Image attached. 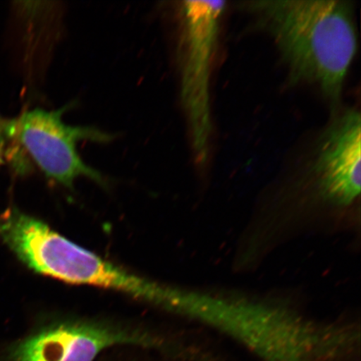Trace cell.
Masks as SVG:
<instances>
[{"instance_id":"6da1fadb","label":"cell","mask_w":361,"mask_h":361,"mask_svg":"<svg viewBox=\"0 0 361 361\" xmlns=\"http://www.w3.org/2000/svg\"><path fill=\"white\" fill-rule=\"evenodd\" d=\"M272 36L293 81L316 85L336 106L357 51L355 10L345 0H261L246 4Z\"/></svg>"},{"instance_id":"7a4b0ae2","label":"cell","mask_w":361,"mask_h":361,"mask_svg":"<svg viewBox=\"0 0 361 361\" xmlns=\"http://www.w3.org/2000/svg\"><path fill=\"white\" fill-rule=\"evenodd\" d=\"M0 238L36 273L66 283L121 292L183 314L187 292L130 274L18 209H8L0 216Z\"/></svg>"},{"instance_id":"3957f363","label":"cell","mask_w":361,"mask_h":361,"mask_svg":"<svg viewBox=\"0 0 361 361\" xmlns=\"http://www.w3.org/2000/svg\"><path fill=\"white\" fill-rule=\"evenodd\" d=\"M225 8V1H184L180 7V98L201 162L209 153L212 66Z\"/></svg>"},{"instance_id":"277c9868","label":"cell","mask_w":361,"mask_h":361,"mask_svg":"<svg viewBox=\"0 0 361 361\" xmlns=\"http://www.w3.org/2000/svg\"><path fill=\"white\" fill-rule=\"evenodd\" d=\"M152 334L92 322H62L35 329L0 348V361H97L107 350L133 346L161 350Z\"/></svg>"},{"instance_id":"5b68a950","label":"cell","mask_w":361,"mask_h":361,"mask_svg":"<svg viewBox=\"0 0 361 361\" xmlns=\"http://www.w3.org/2000/svg\"><path fill=\"white\" fill-rule=\"evenodd\" d=\"M65 109L49 111L36 108L4 123V129L20 142L49 179L67 188H72L80 177L102 183L100 173L81 159L78 144L81 141L107 142L113 137L89 126L66 125L62 121Z\"/></svg>"},{"instance_id":"8992f818","label":"cell","mask_w":361,"mask_h":361,"mask_svg":"<svg viewBox=\"0 0 361 361\" xmlns=\"http://www.w3.org/2000/svg\"><path fill=\"white\" fill-rule=\"evenodd\" d=\"M361 118L358 111L336 116L315 149L313 171L320 192L336 204L348 205L360 192Z\"/></svg>"},{"instance_id":"52a82bcc","label":"cell","mask_w":361,"mask_h":361,"mask_svg":"<svg viewBox=\"0 0 361 361\" xmlns=\"http://www.w3.org/2000/svg\"><path fill=\"white\" fill-rule=\"evenodd\" d=\"M158 351L161 353V358L145 361H228L209 351L173 344L164 350H158ZM97 361L102 360H98Z\"/></svg>"},{"instance_id":"ba28073f","label":"cell","mask_w":361,"mask_h":361,"mask_svg":"<svg viewBox=\"0 0 361 361\" xmlns=\"http://www.w3.org/2000/svg\"><path fill=\"white\" fill-rule=\"evenodd\" d=\"M4 142L1 130H0V166H2L4 162Z\"/></svg>"}]
</instances>
